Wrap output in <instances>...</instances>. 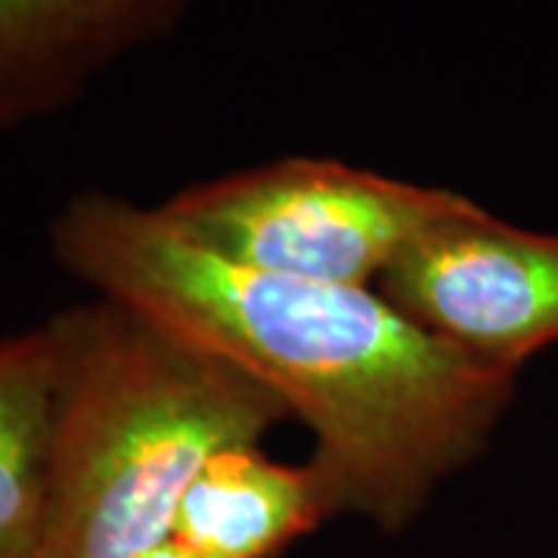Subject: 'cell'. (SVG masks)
Wrapping results in <instances>:
<instances>
[{
	"instance_id": "obj_1",
	"label": "cell",
	"mask_w": 558,
	"mask_h": 558,
	"mask_svg": "<svg viewBox=\"0 0 558 558\" xmlns=\"http://www.w3.org/2000/svg\"><path fill=\"white\" fill-rule=\"evenodd\" d=\"M50 236L100 299L236 366L301 418L332 519L410 527L481 457L512 400L515 376L457 354L379 289L230 264L183 240L159 208L84 193Z\"/></svg>"
},
{
	"instance_id": "obj_2",
	"label": "cell",
	"mask_w": 558,
	"mask_h": 558,
	"mask_svg": "<svg viewBox=\"0 0 558 558\" xmlns=\"http://www.w3.org/2000/svg\"><path fill=\"white\" fill-rule=\"evenodd\" d=\"M62 398L44 558H143L205 462L289 410L258 381L116 301L57 317Z\"/></svg>"
},
{
	"instance_id": "obj_3",
	"label": "cell",
	"mask_w": 558,
	"mask_h": 558,
	"mask_svg": "<svg viewBox=\"0 0 558 558\" xmlns=\"http://www.w3.org/2000/svg\"><path fill=\"white\" fill-rule=\"evenodd\" d=\"M469 196L339 159L289 156L156 205L183 240L260 274L373 289Z\"/></svg>"
},
{
	"instance_id": "obj_4",
	"label": "cell",
	"mask_w": 558,
	"mask_h": 558,
	"mask_svg": "<svg viewBox=\"0 0 558 558\" xmlns=\"http://www.w3.org/2000/svg\"><path fill=\"white\" fill-rule=\"evenodd\" d=\"M379 292L457 354L515 376L558 344V236L465 199L388 267Z\"/></svg>"
},
{
	"instance_id": "obj_5",
	"label": "cell",
	"mask_w": 558,
	"mask_h": 558,
	"mask_svg": "<svg viewBox=\"0 0 558 558\" xmlns=\"http://www.w3.org/2000/svg\"><path fill=\"white\" fill-rule=\"evenodd\" d=\"M196 0H0V131L75 102Z\"/></svg>"
},
{
	"instance_id": "obj_6",
	"label": "cell",
	"mask_w": 558,
	"mask_h": 558,
	"mask_svg": "<svg viewBox=\"0 0 558 558\" xmlns=\"http://www.w3.org/2000/svg\"><path fill=\"white\" fill-rule=\"evenodd\" d=\"M326 519L332 506L311 462L289 465L248 444L205 462L171 537L208 558H279Z\"/></svg>"
},
{
	"instance_id": "obj_7",
	"label": "cell",
	"mask_w": 558,
	"mask_h": 558,
	"mask_svg": "<svg viewBox=\"0 0 558 558\" xmlns=\"http://www.w3.org/2000/svg\"><path fill=\"white\" fill-rule=\"evenodd\" d=\"M60 398L57 319L0 339V558H44Z\"/></svg>"
},
{
	"instance_id": "obj_8",
	"label": "cell",
	"mask_w": 558,
	"mask_h": 558,
	"mask_svg": "<svg viewBox=\"0 0 558 558\" xmlns=\"http://www.w3.org/2000/svg\"><path fill=\"white\" fill-rule=\"evenodd\" d=\"M143 558H208L196 553V549H190L186 543H180V539L168 537L165 543H159L156 549H149Z\"/></svg>"
}]
</instances>
